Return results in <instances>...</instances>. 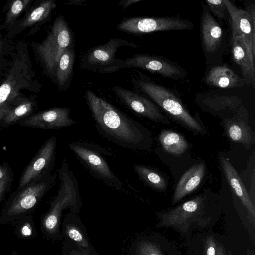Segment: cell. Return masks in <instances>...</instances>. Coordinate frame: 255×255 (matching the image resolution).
<instances>
[{
    "label": "cell",
    "instance_id": "29",
    "mask_svg": "<svg viewBox=\"0 0 255 255\" xmlns=\"http://www.w3.org/2000/svg\"><path fill=\"white\" fill-rule=\"evenodd\" d=\"M33 2V0H16L13 1L7 12L4 23L0 28L4 29L11 27L17 19L26 10Z\"/></svg>",
    "mask_w": 255,
    "mask_h": 255
},
{
    "label": "cell",
    "instance_id": "10",
    "mask_svg": "<svg viewBox=\"0 0 255 255\" xmlns=\"http://www.w3.org/2000/svg\"><path fill=\"white\" fill-rule=\"evenodd\" d=\"M200 39L206 64L220 62L226 45L225 32L222 26L202 2Z\"/></svg>",
    "mask_w": 255,
    "mask_h": 255
},
{
    "label": "cell",
    "instance_id": "24",
    "mask_svg": "<svg viewBox=\"0 0 255 255\" xmlns=\"http://www.w3.org/2000/svg\"><path fill=\"white\" fill-rule=\"evenodd\" d=\"M205 173L203 163H198L186 171L178 181L173 194L172 204H174L199 185Z\"/></svg>",
    "mask_w": 255,
    "mask_h": 255
},
{
    "label": "cell",
    "instance_id": "3",
    "mask_svg": "<svg viewBox=\"0 0 255 255\" xmlns=\"http://www.w3.org/2000/svg\"><path fill=\"white\" fill-rule=\"evenodd\" d=\"M58 174L59 189L42 220L46 234L55 239L62 238L60 227L63 211L68 209L70 212L78 214L82 205L78 181L66 162H63Z\"/></svg>",
    "mask_w": 255,
    "mask_h": 255
},
{
    "label": "cell",
    "instance_id": "35",
    "mask_svg": "<svg viewBox=\"0 0 255 255\" xmlns=\"http://www.w3.org/2000/svg\"><path fill=\"white\" fill-rule=\"evenodd\" d=\"M141 1H142V0H121L118 6H121L123 9H126L131 5Z\"/></svg>",
    "mask_w": 255,
    "mask_h": 255
},
{
    "label": "cell",
    "instance_id": "25",
    "mask_svg": "<svg viewBox=\"0 0 255 255\" xmlns=\"http://www.w3.org/2000/svg\"><path fill=\"white\" fill-rule=\"evenodd\" d=\"M36 105L34 99L26 97L21 93L10 103L0 124V127L8 126L17 123L22 119L30 116Z\"/></svg>",
    "mask_w": 255,
    "mask_h": 255
},
{
    "label": "cell",
    "instance_id": "28",
    "mask_svg": "<svg viewBox=\"0 0 255 255\" xmlns=\"http://www.w3.org/2000/svg\"><path fill=\"white\" fill-rule=\"evenodd\" d=\"M133 168L139 178L149 186L159 191L166 189V180L153 169L140 164H134Z\"/></svg>",
    "mask_w": 255,
    "mask_h": 255
},
{
    "label": "cell",
    "instance_id": "27",
    "mask_svg": "<svg viewBox=\"0 0 255 255\" xmlns=\"http://www.w3.org/2000/svg\"><path fill=\"white\" fill-rule=\"evenodd\" d=\"M158 139L163 149L172 155H181L188 148V143L184 137L173 131L163 130Z\"/></svg>",
    "mask_w": 255,
    "mask_h": 255
},
{
    "label": "cell",
    "instance_id": "33",
    "mask_svg": "<svg viewBox=\"0 0 255 255\" xmlns=\"http://www.w3.org/2000/svg\"><path fill=\"white\" fill-rule=\"evenodd\" d=\"M224 251L223 246L217 243L212 236L206 238L205 242V255H222Z\"/></svg>",
    "mask_w": 255,
    "mask_h": 255
},
{
    "label": "cell",
    "instance_id": "20",
    "mask_svg": "<svg viewBox=\"0 0 255 255\" xmlns=\"http://www.w3.org/2000/svg\"><path fill=\"white\" fill-rule=\"evenodd\" d=\"M61 237L79 248L92 254L98 252L92 245L88 237L86 229L78 214L68 213L62 223Z\"/></svg>",
    "mask_w": 255,
    "mask_h": 255
},
{
    "label": "cell",
    "instance_id": "39",
    "mask_svg": "<svg viewBox=\"0 0 255 255\" xmlns=\"http://www.w3.org/2000/svg\"><path fill=\"white\" fill-rule=\"evenodd\" d=\"M222 255H230V254H227V252L225 251L224 252L223 254H222Z\"/></svg>",
    "mask_w": 255,
    "mask_h": 255
},
{
    "label": "cell",
    "instance_id": "32",
    "mask_svg": "<svg viewBox=\"0 0 255 255\" xmlns=\"http://www.w3.org/2000/svg\"><path fill=\"white\" fill-rule=\"evenodd\" d=\"M11 173L8 167L0 164V203L11 182Z\"/></svg>",
    "mask_w": 255,
    "mask_h": 255
},
{
    "label": "cell",
    "instance_id": "7",
    "mask_svg": "<svg viewBox=\"0 0 255 255\" xmlns=\"http://www.w3.org/2000/svg\"><path fill=\"white\" fill-rule=\"evenodd\" d=\"M68 146L94 176L113 190L125 193L128 192L124 183L102 156V150L99 147L80 142H71Z\"/></svg>",
    "mask_w": 255,
    "mask_h": 255
},
{
    "label": "cell",
    "instance_id": "36",
    "mask_svg": "<svg viewBox=\"0 0 255 255\" xmlns=\"http://www.w3.org/2000/svg\"><path fill=\"white\" fill-rule=\"evenodd\" d=\"M31 228L28 224L23 226L21 229V233L23 236H28L31 234Z\"/></svg>",
    "mask_w": 255,
    "mask_h": 255
},
{
    "label": "cell",
    "instance_id": "34",
    "mask_svg": "<svg viewBox=\"0 0 255 255\" xmlns=\"http://www.w3.org/2000/svg\"><path fill=\"white\" fill-rule=\"evenodd\" d=\"M62 255H99V254H92L79 248L74 244L64 241L62 246Z\"/></svg>",
    "mask_w": 255,
    "mask_h": 255
},
{
    "label": "cell",
    "instance_id": "19",
    "mask_svg": "<svg viewBox=\"0 0 255 255\" xmlns=\"http://www.w3.org/2000/svg\"><path fill=\"white\" fill-rule=\"evenodd\" d=\"M195 100L203 111L220 116L226 113L234 114L243 105L242 99L236 96L207 93H197Z\"/></svg>",
    "mask_w": 255,
    "mask_h": 255
},
{
    "label": "cell",
    "instance_id": "12",
    "mask_svg": "<svg viewBox=\"0 0 255 255\" xmlns=\"http://www.w3.org/2000/svg\"><path fill=\"white\" fill-rule=\"evenodd\" d=\"M56 145L57 138L55 135L45 142L24 171L17 190L45 174L51 173L55 162Z\"/></svg>",
    "mask_w": 255,
    "mask_h": 255
},
{
    "label": "cell",
    "instance_id": "22",
    "mask_svg": "<svg viewBox=\"0 0 255 255\" xmlns=\"http://www.w3.org/2000/svg\"><path fill=\"white\" fill-rule=\"evenodd\" d=\"M220 161L229 185L240 200L243 205L246 208L248 213V218L253 226L255 227V204L245 188L238 173L230 163L229 160L222 156L220 157Z\"/></svg>",
    "mask_w": 255,
    "mask_h": 255
},
{
    "label": "cell",
    "instance_id": "16",
    "mask_svg": "<svg viewBox=\"0 0 255 255\" xmlns=\"http://www.w3.org/2000/svg\"><path fill=\"white\" fill-rule=\"evenodd\" d=\"M225 132L232 141L250 150L255 144V134L249 121L248 111L243 105L232 115L222 121Z\"/></svg>",
    "mask_w": 255,
    "mask_h": 255
},
{
    "label": "cell",
    "instance_id": "15",
    "mask_svg": "<svg viewBox=\"0 0 255 255\" xmlns=\"http://www.w3.org/2000/svg\"><path fill=\"white\" fill-rule=\"evenodd\" d=\"M112 89L120 101L131 111L155 122L169 123L158 107L140 93L119 86H114Z\"/></svg>",
    "mask_w": 255,
    "mask_h": 255
},
{
    "label": "cell",
    "instance_id": "21",
    "mask_svg": "<svg viewBox=\"0 0 255 255\" xmlns=\"http://www.w3.org/2000/svg\"><path fill=\"white\" fill-rule=\"evenodd\" d=\"M204 83L220 89L240 88L245 81L225 63L212 65L207 68L203 78Z\"/></svg>",
    "mask_w": 255,
    "mask_h": 255
},
{
    "label": "cell",
    "instance_id": "40",
    "mask_svg": "<svg viewBox=\"0 0 255 255\" xmlns=\"http://www.w3.org/2000/svg\"><path fill=\"white\" fill-rule=\"evenodd\" d=\"M0 52H1V48H0Z\"/></svg>",
    "mask_w": 255,
    "mask_h": 255
},
{
    "label": "cell",
    "instance_id": "26",
    "mask_svg": "<svg viewBox=\"0 0 255 255\" xmlns=\"http://www.w3.org/2000/svg\"><path fill=\"white\" fill-rule=\"evenodd\" d=\"M75 57L74 47L72 46L64 52L58 62L53 79L60 90H66L70 85Z\"/></svg>",
    "mask_w": 255,
    "mask_h": 255
},
{
    "label": "cell",
    "instance_id": "31",
    "mask_svg": "<svg viewBox=\"0 0 255 255\" xmlns=\"http://www.w3.org/2000/svg\"><path fill=\"white\" fill-rule=\"evenodd\" d=\"M205 4L211 13H212L221 26L227 11L226 6L223 0H206Z\"/></svg>",
    "mask_w": 255,
    "mask_h": 255
},
{
    "label": "cell",
    "instance_id": "23",
    "mask_svg": "<svg viewBox=\"0 0 255 255\" xmlns=\"http://www.w3.org/2000/svg\"><path fill=\"white\" fill-rule=\"evenodd\" d=\"M56 6L55 0H42L34 4L22 18L10 27V34L13 36L28 27L43 23L50 18Z\"/></svg>",
    "mask_w": 255,
    "mask_h": 255
},
{
    "label": "cell",
    "instance_id": "38",
    "mask_svg": "<svg viewBox=\"0 0 255 255\" xmlns=\"http://www.w3.org/2000/svg\"><path fill=\"white\" fill-rule=\"evenodd\" d=\"M11 255H18L16 252L13 251Z\"/></svg>",
    "mask_w": 255,
    "mask_h": 255
},
{
    "label": "cell",
    "instance_id": "13",
    "mask_svg": "<svg viewBox=\"0 0 255 255\" xmlns=\"http://www.w3.org/2000/svg\"><path fill=\"white\" fill-rule=\"evenodd\" d=\"M204 204L203 197L199 195L174 208L160 213V221L157 226L174 228L186 232L195 218L199 215Z\"/></svg>",
    "mask_w": 255,
    "mask_h": 255
},
{
    "label": "cell",
    "instance_id": "14",
    "mask_svg": "<svg viewBox=\"0 0 255 255\" xmlns=\"http://www.w3.org/2000/svg\"><path fill=\"white\" fill-rule=\"evenodd\" d=\"M229 14L231 27L245 41L255 57V5L245 3V9L237 7L229 0H223Z\"/></svg>",
    "mask_w": 255,
    "mask_h": 255
},
{
    "label": "cell",
    "instance_id": "37",
    "mask_svg": "<svg viewBox=\"0 0 255 255\" xmlns=\"http://www.w3.org/2000/svg\"><path fill=\"white\" fill-rule=\"evenodd\" d=\"M247 255H255V253L253 250H248L247 251Z\"/></svg>",
    "mask_w": 255,
    "mask_h": 255
},
{
    "label": "cell",
    "instance_id": "9",
    "mask_svg": "<svg viewBox=\"0 0 255 255\" xmlns=\"http://www.w3.org/2000/svg\"><path fill=\"white\" fill-rule=\"evenodd\" d=\"M194 25L180 16L124 17L117 25L118 30L131 34L191 29Z\"/></svg>",
    "mask_w": 255,
    "mask_h": 255
},
{
    "label": "cell",
    "instance_id": "1",
    "mask_svg": "<svg viewBox=\"0 0 255 255\" xmlns=\"http://www.w3.org/2000/svg\"><path fill=\"white\" fill-rule=\"evenodd\" d=\"M83 97L100 135L117 146L128 150L149 148V132L140 123L90 90H86Z\"/></svg>",
    "mask_w": 255,
    "mask_h": 255
},
{
    "label": "cell",
    "instance_id": "30",
    "mask_svg": "<svg viewBox=\"0 0 255 255\" xmlns=\"http://www.w3.org/2000/svg\"><path fill=\"white\" fill-rule=\"evenodd\" d=\"M128 255H163L158 246L145 239H136L131 245Z\"/></svg>",
    "mask_w": 255,
    "mask_h": 255
},
{
    "label": "cell",
    "instance_id": "5",
    "mask_svg": "<svg viewBox=\"0 0 255 255\" xmlns=\"http://www.w3.org/2000/svg\"><path fill=\"white\" fill-rule=\"evenodd\" d=\"M58 173H47L34 180L22 188L16 190L10 197L3 213L2 218L11 220L31 210L52 188Z\"/></svg>",
    "mask_w": 255,
    "mask_h": 255
},
{
    "label": "cell",
    "instance_id": "18",
    "mask_svg": "<svg viewBox=\"0 0 255 255\" xmlns=\"http://www.w3.org/2000/svg\"><path fill=\"white\" fill-rule=\"evenodd\" d=\"M231 52L233 59L240 68L245 84L255 87V57L244 39L231 27Z\"/></svg>",
    "mask_w": 255,
    "mask_h": 255
},
{
    "label": "cell",
    "instance_id": "4",
    "mask_svg": "<svg viewBox=\"0 0 255 255\" xmlns=\"http://www.w3.org/2000/svg\"><path fill=\"white\" fill-rule=\"evenodd\" d=\"M73 46V37L68 23L62 15L57 16L50 31L35 51L46 72L52 79L58 62L64 52Z\"/></svg>",
    "mask_w": 255,
    "mask_h": 255
},
{
    "label": "cell",
    "instance_id": "6",
    "mask_svg": "<svg viewBox=\"0 0 255 255\" xmlns=\"http://www.w3.org/2000/svg\"><path fill=\"white\" fill-rule=\"evenodd\" d=\"M13 59L5 80L0 86V124L12 100L25 88L32 90L33 76L29 57L22 51Z\"/></svg>",
    "mask_w": 255,
    "mask_h": 255
},
{
    "label": "cell",
    "instance_id": "17",
    "mask_svg": "<svg viewBox=\"0 0 255 255\" xmlns=\"http://www.w3.org/2000/svg\"><path fill=\"white\" fill-rule=\"evenodd\" d=\"M75 123L71 116L70 108L54 107L30 115L17 124L40 129H56L70 126Z\"/></svg>",
    "mask_w": 255,
    "mask_h": 255
},
{
    "label": "cell",
    "instance_id": "11",
    "mask_svg": "<svg viewBox=\"0 0 255 255\" xmlns=\"http://www.w3.org/2000/svg\"><path fill=\"white\" fill-rule=\"evenodd\" d=\"M139 68L173 80H182L188 76L185 69L176 62L164 57L136 54L125 59H119L117 71L124 68Z\"/></svg>",
    "mask_w": 255,
    "mask_h": 255
},
{
    "label": "cell",
    "instance_id": "2",
    "mask_svg": "<svg viewBox=\"0 0 255 255\" xmlns=\"http://www.w3.org/2000/svg\"><path fill=\"white\" fill-rule=\"evenodd\" d=\"M132 81L136 92L151 99L175 122L195 133L204 134L199 122L189 113L174 90L156 83L139 71Z\"/></svg>",
    "mask_w": 255,
    "mask_h": 255
},
{
    "label": "cell",
    "instance_id": "8",
    "mask_svg": "<svg viewBox=\"0 0 255 255\" xmlns=\"http://www.w3.org/2000/svg\"><path fill=\"white\" fill-rule=\"evenodd\" d=\"M123 46L138 48L140 45L125 39L118 38L89 49L80 59V67L85 70L100 73L116 72L119 59L115 54Z\"/></svg>",
    "mask_w": 255,
    "mask_h": 255
}]
</instances>
